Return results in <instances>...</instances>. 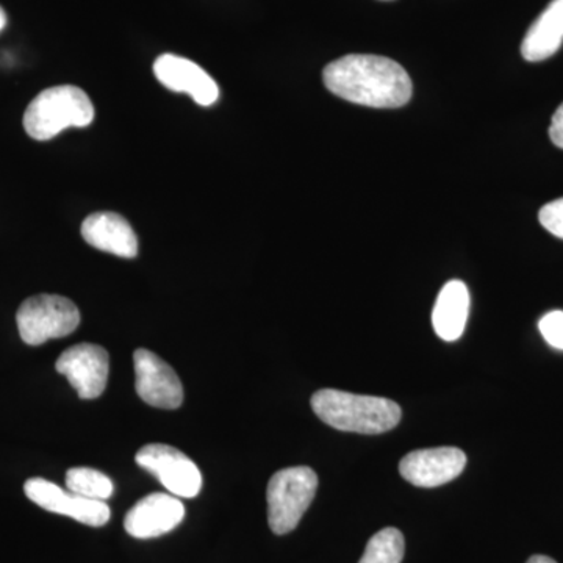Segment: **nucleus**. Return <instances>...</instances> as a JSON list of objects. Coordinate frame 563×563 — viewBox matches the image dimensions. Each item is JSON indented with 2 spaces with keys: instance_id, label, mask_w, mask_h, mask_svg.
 Listing matches in <instances>:
<instances>
[{
  "instance_id": "f257e3e1",
  "label": "nucleus",
  "mask_w": 563,
  "mask_h": 563,
  "mask_svg": "<svg viewBox=\"0 0 563 563\" xmlns=\"http://www.w3.org/2000/svg\"><path fill=\"white\" fill-rule=\"evenodd\" d=\"M322 80L332 95L373 109H399L410 101L413 91L407 70L380 55L339 58L325 66Z\"/></svg>"
},
{
  "instance_id": "f03ea898",
  "label": "nucleus",
  "mask_w": 563,
  "mask_h": 563,
  "mask_svg": "<svg viewBox=\"0 0 563 563\" xmlns=\"http://www.w3.org/2000/svg\"><path fill=\"white\" fill-rule=\"evenodd\" d=\"M310 404L317 417L331 428L365 435L391 431L402 417L401 407L391 399L333 388L314 393Z\"/></svg>"
},
{
  "instance_id": "7ed1b4c3",
  "label": "nucleus",
  "mask_w": 563,
  "mask_h": 563,
  "mask_svg": "<svg viewBox=\"0 0 563 563\" xmlns=\"http://www.w3.org/2000/svg\"><path fill=\"white\" fill-rule=\"evenodd\" d=\"M95 120V107L87 92L74 85L40 92L24 113V129L33 140L47 141L69 128H87Z\"/></svg>"
},
{
  "instance_id": "20e7f679",
  "label": "nucleus",
  "mask_w": 563,
  "mask_h": 563,
  "mask_svg": "<svg viewBox=\"0 0 563 563\" xmlns=\"http://www.w3.org/2000/svg\"><path fill=\"white\" fill-rule=\"evenodd\" d=\"M318 476L309 466H292L273 474L266 490L269 528L277 536L295 531L317 495Z\"/></svg>"
},
{
  "instance_id": "39448f33",
  "label": "nucleus",
  "mask_w": 563,
  "mask_h": 563,
  "mask_svg": "<svg viewBox=\"0 0 563 563\" xmlns=\"http://www.w3.org/2000/svg\"><path fill=\"white\" fill-rule=\"evenodd\" d=\"M16 322L22 342L40 346L76 331L80 324V312L76 303L65 296L38 295L21 303Z\"/></svg>"
},
{
  "instance_id": "423d86ee",
  "label": "nucleus",
  "mask_w": 563,
  "mask_h": 563,
  "mask_svg": "<svg viewBox=\"0 0 563 563\" xmlns=\"http://www.w3.org/2000/svg\"><path fill=\"white\" fill-rule=\"evenodd\" d=\"M141 468L154 474L163 487L177 498H196L201 493L202 474L195 462L177 448L154 443L135 455Z\"/></svg>"
},
{
  "instance_id": "0eeeda50",
  "label": "nucleus",
  "mask_w": 563,
  "mask_h": 563,
  "mask_svg": "<svg viewBox=\"0 0 563 563\" xmlns=\"http://www.w3.org/2000/svg\"><path fill=\"white\" fill-rule=\"evenodd\" d=\"M24 492L32 503L43 507L47 512L66 515L91 528H101L109 523L111 510L106 501H96V499L63 490L57 484L43 477L29 479L24 485Z\"/></svg>"
},
{
  "instance_id": "6e6552de",
  "label": "nucleus",
  "mask_w": 563,
  "mask_h": 563,
  "mask_svg": "<svg viewBox=\"0 0 563 563\" xmlns=\"http://www.w3.org/2000/svg\"><path fill=\"white\" fill-rule=\"evenodd\" d=\"M55 368L66 376L80 399H96L109 383V352L98 344H76L63 352Z\"/></svg>"
},
{
  "instance_id": "1a4fd4ad",
  "label": "nucleus",
  "mask_w": 563,
  "mask_h": 563,
  "mask_svg": "<svg viewBox=\"0 0 563 563\" xmlns=\"http://www.w3.org/2000/svg\"><path fill=\"white\" fill-rule=\"evenodd\" d=\"M133 366L136 393L144 402L157 409H179L184 402V387L168 363L152 351L136 350Z\"/></svg>"
},
{
  "instance_id": "9d476101",
  "label": "nucleus",
  "mask_w": 563,
  "mask_h": 563,
  "mask_svg": "<svg viewBox=\"0 0 563 563\" xmlns=\"http://www.w3.org/2000/svg\"><path fill=\"white\" fill-rule=\"evenodd\" d=\"M466 455L459 448L443 446L412 451L399 462V473L415 487H440L461 476Z\"/></svg>"
},
{
  "instance_id": "9b49d317",
  "label": "nucleus",
  "mask_w": 563,
  "mask_h": 563,
  "mask_svg": "<svg viewBox=\"0 0 563 563\" xmlns=\"http://www.w3.org/2000/svg\"><path fill=\"white\" fill-rule=\"evenodd\" d=\"M184 518L185 506L177 496L152 493L129 510L124 528L135 539H155L174 531Z\"/></svg>"
},
{
  "instance_id": "f8f14e48",
  "label": "nucleus",
  "mask_w": 563,
  "mask_h": 563,
  "mask_svg": "<svg viewBox=\"0 0 563 563\" xmlns=\"http://www.w3.org/2000/svg\"><path fill=\"white\" fill-rule=\"evenodd\" d=\"M154 74L163 87L174 92H187L199 106H213L220 98V88L213 77L179 55H161L154 63Z\"/></svg>"
},
{
  "instance_id": "ddd939ff",
  "label": "nucleus",
  "mask_w": 563,
  "mask_h": 563,
  "mask_svg": "<svg viewBox=\"0 0 563 563\" xmlns=\"http://www.w3.org/2000/svg\"><path fill=\"white\" fill-rule=\"evenodd\" d=\"M81 236L96 250L118 257L135 258L139 255V236L129 221L113 211L90 214L81 224Z\"/></svg>"
},
{
  "instance_id": "4468645a",
  "label": "nucleus",
  "mask_w": 563,
  "mask_h": 563,
  "mask_svg": "<svg viewBox=\"0 0 563 563\" xmlns=\"http://www.w3.org/2000/svg\"><path fill=\"white\" fill-rule=\"evenodd\" d=\"M470 312V292L461 280H451L440 291L432 312L433 331L444 342H455L465 331Z\"/></svg>"
},
{
  "instance_id": "2eb2a0df",
  "label": "nucleus",
  "mask_w": 563,
  "mask_h": 563,
  "mask_svg": "<svg viewBox=\"0 0 563 563\" xmlns=\"http://www.w3.org/2000/svg\"><path fill=\"white\" fill-rule=\"evenodd\" d=\"M563 43V0H553L537 18L521 43V55L528 62L553 57Z\"/></svg>"
},
{
  "instance_id": "dca6fc26",
  "label": "nucleus",
  "mask_w": 563,
  "mask_h": 563,
  "mask_svg": "<svg viewBox=\"0 0 563 563\" xmlns=\"http://www.w3.org/2000/svg\"><path fill=\"white\" fill-rule=\"evenodd\" d=\"M66 487L76 495L96 499V501H107L114 493L113 481L107 474L87 466L68 470Z\"/></svg>"
},
{
  "instance_id": "f3484780",
  "label": "nucleus",
  "mask_w": 563,
  "mask_h": 563,
  "mask_svg": "<svg viewBox=\"0 0 563 563\" xmlns=\"http://www.w3.org/2000/svg\"><path fill=\"white\" fill-rule=\"evenodd\" d=\"M404 551H406V542L401 531L396 528H385L369 539L358 563H401Z\"/></svg>"
},
{
  "instance_id": "a211bd4d",
  "label": "nucleus",
  "mask_w": 563,
  "mask_h": 563,
  "mask_svg": "<svg viewBox=\"0 0 563 563\" xmlns=\"http://www.w3.org/2000/svg\"><path fill=\"white\" fill-rule=\"evenodd\" d=\"M540 332H542L543 339L550 346L555 350L563 351V312L562 310H554L544 314L542 320L539 322Z\"/></svg>"
},
{
  "instance_id": "6ab92c4d",
  "label": "nucleus",
  "mask_w": 563,
  "mask_h": 563,
  "mask_svg": "<svg viewBox=\"0 0 563 563\" xmlns=\"http://www.w3.org/2000/svg\"><path fill=\"white\" fill-rule=\"evenodd\" d=\"M540 224L558 239L563 240V198L547 203L539 213Z\"/></svg>"
},
{
  "instance_id": "aec40b11",
  "label": "nucleus",
  "mask_w": 563,
  "mask_h": 563,
  "mask_svg": "<svg viewBox=\"0 0 563 563\" xmlns=\"http://www.w3.org/2000/svg\"><path fill=\"white\" fill-rule=\"evenodd\" d=\"M550 139L553 141L555 146L563 150V103L558 110H555L553 121H551Z\"/></svg>"
},
{
  "instance_id": "412c9836",
  "label": "nucleus",
  "mask_w": 563,
  "mask_h": 563,
  "mask_svg": "<svg viewBox=\"0 0 563 563\" xmlns=\"http://www.w3.org/2000/svg\"><path fill=\"white\" fill-rule=\"evenodd\" d=\"M526 563H558L554 559L548 558V555H532Z\"/></svg>"
},
{
  "instance_id": "4be33fe9",
  "label": "nucleus",
  "mask_w": 563,
  "mask_h": 563,
  "mask_svg": "<svg viewBox=\"0 0 563 563\" xmlns=\"http://www.w3.org/2000/svg\"><path fill=\"white\" fill-rule=\"evenodd\" d=\"M7 25V14L5 11H3L2 7H0V32L5 29Z\"/></svg>"
},
{
  "instance_id": "5701e85b",
  "label": "nucleus",
  "mask_w": 563,
  "mask_h": 563,
  "mask_svg": "<svg viewBox=\"0 0 563 563\" xmlns=\"http://www.w3.org/2000/svg\"><path fill=\"white\" fill-rule=\"evenodd\" d=\"M383 2H391V0H383Z\"/></svg>"
}]
</instances>
